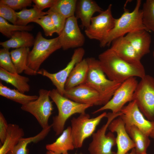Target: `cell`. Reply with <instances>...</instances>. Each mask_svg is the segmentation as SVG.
Here are the masks:
<instances>
[{"label": "cell", "instance_id": "obj_1", "mask_svg": "<svg viewBox=\"0 0 154 154\" xmlns=\"http://www.w3.org/2000/svg\"><path fill=\"white\" fill-rule=\"evenodd\" d=\"M101 68L109 80L122 83L133 77L141 78L146 75L143 66L130 64L119 57L110 48L98 56Z\"/></svg>", "mask_w": 154, "mask_h": 154}, {"label": "cell", "instance_id": "obj_2", "mask_svg": "<svg viewBox=\"0 0 154 154\" xmlns=\"http://www.w3.org/2000/svg\"><path fill=\"white\" fill-rule=\"evenodd\" d=\"M141 3V0H137L134 9L132 12L124 8V11L121 17L115 19L113 28L100 42V47L110 46L114 40L124 37L129 33L140 30L148 31L143 22L142 12L140 9Z\"/></svg>", "mask_w": 154, "mask_h": 154}, {"label": "cell", "instance_id": "obj_3", "mask_svg": "<svg viewBox=\"0 0 154 154\" xmlns=\"http://www.w3.org/2000/svg\"><path fill=\"white\" fill-rule=\"evenodd\" d=\"M86 59L88 65V70L86 80L82 84L90 87L98 93L101 105L104 106L111 99L122 83L107 78L98 60L93 57Z\"/></svg>", "mask_w": 154, "mask_h": 154}, {"label": "cell", "instance_id": "obj_4", "mask_svg": "<svg viewBox=\"0 0 154 154\" xmlns=\"http://www.w3.org/2000/svg\"><path fill=\"white\" fill-rule=\"evenodd\" d=\"M49 96L58 110V114L52 117L51 124L56 135L62 133L67 120L72 116L76 114H80L85 112L87 109L92 106L71 100L61 95L56 89L50 90Z\"/></svg>", "mask_w": 154, "mask_h": 154}, {"label": "cell", "instance_id": "obj_5", "mask_svg": "<svg viewBox=\"0 0 154 154\" xmlns=\"http://www.w3.org/2000/svg\"><path fill=\"white\" fill-rule=\"evenodd\" d=\"M62 48L58 37L47 39L39 32L35 38L33 47L29 53L27 62L29 68L35 75L43 62L53 53Z\"/></svg>", "mask_w": 154, "mask_h": 154}, {"label": "cell", "instance_id": "obj_6", "mask_svg": "<svg viewBox=\"0 0 154 154\" xmlns=\"http://www.w3.org/2000/svg\"><path fill=\"white\" fill-rule=\"evenodd\" d=\"M122 114L120 112L117 113L109 112L105 116L107 118L106 123L92 135V140L89 145L88 151L90 154H116L112 151L116 145V137L113 133L106 132L110 123Z\"/></svg>", "mask_w": 154, "mask_h": 154}, {"label": "cell", "instance_id": "obj_7", "mask_svg": "<svg viewBox=\"0 0 154 154\" xmlns=\"http://www.w3.org/2000/svg\"><path fill=\"white\" fill-rule=\"evenodd\" d=\"M107 114L104 112L96 117L91 118L90 115L85 112L71 119V135L75 148L82 147L85 140L92 135Z\"/></svg>", "mask_w": 154, "mask_h": 154}, {"label": "cell", "instance_id": "obj_8", "mask_svg": "<svg viewBox=\"0 0 154 154\" xmlns=\"http://www.w3.org/2000/svg\"><path fill=\"white\" fill-rule=\"evenodd\" d=\"M132 101H135L139 109L147 119L154 121L153 77L146 74L141 78L133 94Z\"/></svg>", "mask_w": 154, "mask_h": 154}, {"label": "cell", "instance_id": "obj_9", "mask_svg": "<svg viewBox=\"0 0 154 154\" xmlns=\"http://www.w3.org/2000/svg\"><path fill=\"white\" fill-rule=\"evenodd\" d=\"M50 92L43 89L40 90L37 99L21 107L23 110L34 116L42 129L49 125L48 121L53 109L52 102L50 99Z\"/></svg>", "mask_w": 154, "mask_h": 154}, {"label": "cell", "instance_id": "obj_10", "mask_svg": "<svg viewBox=\"0 0 154 154\" xmlns=\"http://www.w3.org/2000/svg\"><path fill=\"white\" fill-rule=\"evenodd\" d=\"M138 83L135 77L130 78L123 82L116 90L110 101L92 114L107 110H111L113 113L120 112L125 104L132 101L133 94Z\"/></svg>", "mask_w": 154, "mask_h": 154}, {"label": "cell", "instance_id": "obj_11", "mask_svg": "<svg viewBox=\"0 0 154 154\" xmlns=\"http://www.w3.org/2000/svg\"><path fill=\"white\" fill-rule=\"evenodd\" d=\"M112 5L98 15L93 17L89 26L86 29L85 34L90 39L102 41L114 27L115 19L113 17Z\"/></svg>", "mask_w": 154, "mask_h": 154}, {"label": "cell", "instance_id": "obj_12", "mask_svg": "<svg viewBox=\"0 0 154 154\" xmlns=\"http://www.w3.org/2000/svg\"><path fill=\"white\" fill-rule=\"evenodd\" d=\"M120 112L122 114L119 117L124 123L126 131L131 126H135L149 137L154 129V121L145 118L135 101L129 102Z\"/></svg>", "mask_w": 154, "mask_h": 154}, {"label": "cell", "instance_id": "obj_13", "mask_svg": "<svg viewBox=\"0 0 154 154\" xmlns=\"http://www.w3.org/2000/svg\"><path fill=\"white\" fill-rule=\"evenodd\" d=\"M84 53L85 50L83 48H78L74 51L70 61L62 70L56 73H51L44 69H42L37 72V74L48 78L59 92L63 96L66 80L75 65L82 60Z\"/></svg>", "mask_w": 154, "mask_h": 154}, {"label": "cell", "instance_id": "obj_14", "mask_svg": "<svg viewBox=\"0 0 154 154\" xmlns=\"http://www.w3.org/2000/svg\"><path fill=\"white\" fill-rule=\"evenodd\" d=\"M77 19L74 16L66 19L64 27L58 37L61 47L66 50L81 47L85 42V37L78 25Z\"/></svg>", "mask_w": 154, "mask_h": 154}, {"label": "cell", "instance_id": "obj_15", "mask_svg": "<svg viewBox=\"0 0 154 154\" xmlns=\"http://www.w3.org/2000/svg\"><path fill=\"white\" fill-rule=\"evenodd\" d=\"M63 96L79 104L92 106L101 105L98 93L92 88L84 84L65 89Z\"/></svg>", "mask_w": 154, "mask_h": 154}, {"label": "cell", "instance_id": "obj_16", "mask_svg": "<svg viewBox=\"0 0 154 154\" xmlns=\"http://www.w3.org/2000/svg\"><path fill=\"white\" fill-rule=\"evenodd\" d=\"M108 129L112 132L117 133L116 154H126L129 150L135 148V144L126 131L124 123L119 116L110 123Z\"/></svg>", "mask_w": 154, "mask_h": 154}, {"label": "cell", "instance_id": "obj_17", "mask_svg": "<svg viewBox=\"0 0 154 154\" xmlns=\"http://www.w3.org/2000/svg\"><path fill=\"white\" fill-rule=\"evenodd\" d=\"M111 44L110 48L123 60L131 64L143 66L141 58L124 36L115 39Z\"/></svg>", "mask_w": 154, "mask_h": 154}, {"label": "cell", "instance_id": "obj_18", "mask_svg": "<svg viewBox=\"0 0 154 154\" xmlns=\"http://www.w3.org/2000/svg\"><path fill=\"white\" fill-rule=\"evenodd\" d=\"M148 32L145 30H138L124 36L141 58L150 52L151 37Z\"/></svg>", "mask_w": 154, "mask_h": 154}, {"label": "cell", "instance_id": "obj_19", "mask_svg": "<svg viewBox=\"0 0 154 154\" xmlns=\"http://www.w3.org/2000/svg\"><path fill=\"white\" fill-rule=\"evenodd\" d=\"M103 11L95 1L80 0L77 1L76 17L80 19L82 27L86 29L90 25L94 14L97 12L100 13Z\"/></svg>", "mask_w": 154, "mask_h": 154}, {"label": "cell", "instance_id": "obj_20", "mask_svg": "<svg viewBox=\"0 0 154 154\" xmlns=\"http://www.w3.org/2000/svg\"><path fill=\"white\" fill-rule=\"evenodd\" d=\"M35 38L31 33L26 31H17L13 32L10 38L1 42L0 45L3 48H29L33 46Z\"/></svg>", "mask_w": 154, "mask_h": 154}, {"label": "cell", "instance_id": "obj_21", "mask_svg": "<svg viewBox=\"0 0 154 154\" xmlns=\"http://www.w3.org/2000/svg\"><path fill=\"white\" fill-rule=\"evenodd\" d=\"M47 151L62 154L75 149L71 135L70 126L64 130L59 137L53 143L46 145Z\"/></svg>", "mask_w": 154, "mask_h": 154}, {"label": "cell", "instance_id": "obj_22", "mask_svg": "<svg viewBox=\"0 0 154 154\" xmlns=\"http://www.w3.org/2000/svg\"><path fill=\"white\" fill-rule=\"evenodd\" d=\"M89 66L86 58L82 59L75 66L68 76L65 85V89L83 84L86 78Z\"/></svg>", "mask_w": 154, "mask_h": 154}, {"label": "cell", "instance_id": "obj_23", "mask_svg": "<svg viewBox=\"0 0 154 154\" xmlns=\"http://www.w3.org/2000/svg\"><path fill=\"white\" fill-rule=\"evenodd\" d=\"M23 129L15 124H9L6 137L0 148V154H7L18 143L24 136Z\"/></svg>", "mask_w": 154, "mask_h": 154}, {"label": "cell", "instance_id": "obj_24", "mask_svg": "<svg viewBox=\"0 0 154 154\" xmlns=\"http://www.w3.org/2000/svg\"><path fill=\"white\" fill-rule=\"evenodd\" d=\"M30 52L29 48L27 47L16 48L10 52L11 59L17 74L24 72L27 75H35L27 66Z\"/></svg>", "mask_w": 154, "mask_h": 154}, {"label": "cell", "instance_id": "obj_25", "mask_svg": "<svg viewBox=\"0 0 154 154\" xmlns=\"http://www.w3.org/2000/svg\"><path fill=\"white\" fill-rule=\"evenodd\" d=\"M0 79L7 83L11 84L21 92L24 93L29 91L28 78L17 73L8 72L0 67Z\"/></svg>", "mask_w": 154, "mask_h": 154}, {"label": "cell", "instance_id": "obj_26", "mask_svg": "<svg viewBox=\"0 0 154 154\" xmlns=\"http://www.w3.org/2000/svg\"><path fill=\"white\" fill-rule=\"evenodd\" d=\"M126 131L135 144L136 152L139 154L147 153L150 143L149 137L135 126H131Z\"/></svg>", "mask_w": 154, "mask_h": 154}, {"label": "cell", "instance_id": "obj_27", "mask_svg": "<svg viewBox=\"0 0 154 154\" xmlns=\"http://www.w3.org/2000/svg\"><path fill=\"white\" fill-rule=\"evenodd\" d=\"M0 96L21 104L24 105L35 100L38 97L37 95H27L17 90L11 89L0 82Z\"/></svg>", "mask_w": 154, "mask_h": 154}, {"label": "cell", "instance_id": "obj_28", "mask_svg": "<svg viewBox=\"0 0 154 154\" xmlns=\"http://www.w3.org/2000/svg\"><path fill=\"white\" fill-rule=\"evenodd\" d=\"M27 9L26 8L18 12H16L17 17V25L27 26L31 22H34L36 20L42 17L47 15V12L41 11L35 7Z\"/></svg>", "mask_w": 154, "mask_h": 154}, {"label": "cell", "instance_id": "obj_29", "mask_svg": "<svg viewBox=\"0 0 154 154\" xmlns=\"http://www.w3.org/2000/svg\"><path fill=\"white\" fill-rule=\"evenodd\" d=\"M77 1L56 0L48 11L57 13L66 19L74 16Z\"/></svg>", "mask_w": 154, "mask_h": 154}, {"label": "cell", "instance_id": "obj_30", "mask_svg": "<svg viewBox=\"0 0 154 154\" xmlns=\"http://www.w3.org/2000/svg\"><path fill=\"white\" fill-rule=\"evenodd\" d=\"M142 9L143 23L148 32H154V0H147Z\"/></svg>", "mask_w": 154, "mask_h": 154}, {"label": "cell", "instance_id": "obj_31", "mask_svg": "<svg viewBox=\"0 0 154 154\" xmlns=\"http://www.w3.org/2000/svg\"><path fill=\"white\" fill-rule=\"evenodd\" d=\"M33 28L32 25H19L11 24L7 21L0 17V32L6 37L10 38L12 33L17 31H30Z\"/></svg>", "mask_w": 154, "mask_h": 154}, {"label": "cell", "instance_id": "obj_32", "mask_svg": "<svg viewBox=\"0 0 154 154\" xmlns=\"http://www.w3.org/2000/svg\"><path fill=\"white\" fill-rule=\"evenodd\" d=\"M0 66L11 73H17L12 61L9 49L3 48L0 50Z\"/></svg>", "mask_w": 154, "mask_h": 154}, {"label": "cell", "instance_id": "obj_33", "mask_svg": "<svg viewBox=\"0 0 154 154\" xmlns=\"http://www.w3.org/2000/svg\"><path fill=\"white\" fill-rule=\"evenodd\" d=\"M42 28L46 36H51L56 31L52 19L48 14L34 21Z\"/></svg>", "mask_w": 154, "mask_h": 154}, {"label": "cell", "instance_id": "obj_34", "mask_svg": "<svg viewBox=\"0 0 154 154\" xmlns=\"http://www.w3.org/2000/svg\"><path fill=\"white\" fill-rule=\"evenodd\" d=\"M16 12L9 6L0 3V17L14 25L17 24V17Z\"/></svg>", "mask_w": 154, "mask_h": 154}, {"label": "cell", "instance_id": "obj_35", "mask_svg": "<svg viewBox=\"0 0 154 154\" xmlns=\"http://www.w3.org/2000/svg\"><path fill=\"white\" fill-rule=\"evenodd\" d=\"M47 12L55 27L56 33L59 35L64 27L66 19L57 13L49 11Z\"/></svg>", "mask_w": 154, "mask_h": 154}, {"label": "cell", "instance_id": "obj_36", "mask_svg": "<svg viewBox=\"0 0 154 154\" xmlns=\"http://www.w3.org/2000/svg\"><path fill=\"white\" fill-rule=\"evenodd\" d=\"M33 1L31 0H1L0 3L6 5L14 10L23 9L31 6Z\"/></svg>", "mask_w": 154, "mask_h": 154}, {"label": "cell", "instance_id": "obj_37", "mask_svg": "<svg viewBox=\"0 0 154 154\" xmlns=\"http://www.w3.org/2000/svg\"><path fill=\"white\" fill-rule=\"evenodd\" d=\"M9 124L3 114L0 112V140L3 144L5 139Z\"/></svg>", "mask_w": 154, "mask_h": 154}, {"label": "cell", "instance_id": "obj_38", "mask_svg": "<svg viewBox=\"0 0 154 154\" xmlns=\"http://www.w3.org/2000/svg\"><path fill=\"white\" fill-rule=\"evenodd\" d=\"M35 4L33 7H35L39 10L42 11L44 9L51 7L56 1V0H33Z\"/></svg>", "mask_w": 154, "mask_h": 154}, {"label": "cell", "instance_id": "obj_39", "mask_svg": "<svg viewBox=\"0 0 154 154\" xmlns=\"http://www.w3.org/2000/svg\"><path fill=\"white\" fill-rule=\"evenodd\" d=\"M126 154H139L135 150V148H133L131 149V151L129 153H127Z\"/></svg>", "mask_w": 154, "mask_h": 154}, {"label": "cell", "instance_id": "obj_40", "mask_svg": "<svg viewBox=\"0 0 154 154\" xmlns=\"http://www.w3.org/2000/svg\"><path fill=\"white\" fill-rule=\"evenodd\" d=\"M45 154H60L58 153L50 151H47L46 152Z\"/></svg>", "mask_w": 154, "mask_h": 154}, {"label": "cell", "instance_id": "obj_41", "mask_svg": "<svg viewBox=\"0 0 154 154\" xmlns=\"http://www.w3.org/2000/svg\"><path fill=\"white\" fill-rule=\"evenodd\" d=\"M149 137L153 138L154 140V129L150 133Z\"/></svg>", "mask_w": 154, "mask_h": 154}, {"label": "cell", "instance_id": "obj_42", "mask_svg": "<svg viewBox=\"0 0 154 154\" xmlns=\"http://www.w3.org/2000/svg\"><path fill=\"white\" fill-rule=\"evenodd\" d=\"M62 154H69L68 153V152H65V153H64Z\"/></svg>", "mask_w": 154, "mask_h": 154}, {"label": "cell", "instance_id": "obj_43", "mask_svg": "<svg viewBox=\"0 0 154 154\" xmlns=\"http://www.w3.org/2000/svg\"><path fill=\"white\" fill-rule=\"evenodd\" d=\"M153 57L154 58V50L153 52Z\"/></svg>", "mask_w": 154, "mask_h": 154}, {"label": "cell", "instance_id": "obj_44", "mask_svg": "<svg viewBox=\"0 0 154 154\" xmlns=\"http://www.w3.org/2000/svg\"><path fill=\"white\" fill-rule=\"evenodd\" d=\"M144 154H147V153H145Z\"/></svg>", "mask_w": 154, "mask_h": 154}]
</instances>
